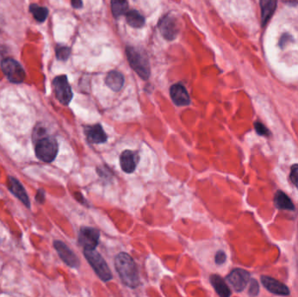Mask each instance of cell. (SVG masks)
I'll use <instances>...</instances> for the list:
<instances>
[{
	"label": "cell",
	"instance_id": "cell-1",
	"mask_svg": "<svg viewBox=\"0 0 298 297\" xmlns=\"http://www.w3.org/2000/svg\"><path fill=\"white\" fill-rule=\"evenodd\" d=\"M115 267L121 281L129 288L135 289L140 284V275L135 263L127 253H120L115 257Z\"/></svg>",
	"mask_w": 298,
	"mask_h": 297
},
{
	"label": "cell",
	"instance_id": "cell-2",
	"mask_svg": "<svg viewBox=\"0 0 298 297\" xmlns=\"http://www.w3.org/2000/svg\"><path fill=\"white\" fill-rule=\"evenodd\" d=\"M127 56L129 65L133 69V71L141 79L147 80L150 76V65L147 55L143 54V51L132 46H128Z\"/></svg>",
	"mask_w": 298,
	"mask_h": 297
},
{
	"label": "cell",
	"instance_id": "cell-3",
	"mask_svg": "<svg viewBox=\"0 0 298 297\" xmlns=\"http://www.w3.org/2000/svg\"><path fill=\"white\" fill-rule=\"evenodd\" d=\"M84 255L92 267L99 277L104 282H108L113 278L112 272L106 264V261L103 259L101 255L95 250H85Z\"/></svg>",
	"mask_w": 298,
	"mask_h": 297
},
{
	"label": "cell",
	"instance_id": "cell-4",
	"mask_svg": "<svg viewBox=\"0 0 298 297\" xmlns=\"http://www.w3.org/2000/svg\"><path fill=\"white\" fill-rule=\"evenodd\" d=\"M36 156L45 162H52L58 153V143L53 137L42 138L35 147Z\"/></svg>",
	"mask_w": 298,
	"mask_h": 297
},
{
	"label": "cell",
	"instance_id": "cell-5",
	"mask_svg": "<svg viewBox=\"0 0 298 297\" xmlns=\"http://www.w3.org/2000/svg\"><path fill=\"white\" fill-rule=\"evenodd\" d=\"M1 67L8 80L12 83L19 84L25 80L26 73L21 65L13 59H5L1 63Z\"/></svg>",
	"mask_w": 298,
	"mask_h": 297
},
{
	"label": "cell",
	"instance_id": "cell-6",
	"mask_svg": "<svg viewBox=\"0 0 298 297\" xmlns=\"http://www.w3.org/2000/svg\"><path fill=\"white\" fill-rule=\"evenodd\" d=\"M53 89L58 100L63 105H68L72 99V91L71 86L68 82L66 75L58 76L53 80Z\"/></svg>",
	"mask_w": 298,
	"mask_h": 297
},
{
	"label": "cell",
	"instance_id": "cell-7",
	"mask_svg": "<svg viewBox=\"0 0 298 297\" xmlns=\"http://www.w3.org/2000/svg\"><path fill=\"white\" fill-rule=\"evenodd\" d=\"M99 240V233L97 229L85 227L80 229L79 242L85 250H95L98 246Z\"/></svg>",
	"mask_w": 298,
	"mask_h": 297
},
{
	"label": "cell",
	"instance_id": "cell-8",
	"mask_svg": "<svg viewBox=\"0 0 298 297\" xmlns=\"http://www.w3.org/2000/svg\"><path fill=\"white\" fill-rule=\"evenodd\" d=\"M227 281L236 292H242L250 281V274L242 268H235L227 276Z\"/></svg>",
	"mask_w": 298,
	"mask_h": 297
},
{
	"label": "cell",
	"instance_id": "cell-9",
	"mask_svg": "<svg viewBox=\"0 0 298 297\" xmlns=\"http://www.w3.org/2000/svg\"><path fill=\"white\" fill-rule=\"evenodd\" d=\"M159 28L163 37L167 40H173L177 37L179 31L177 20L172 16H164L159 23Z\"/></svg>",
	"mask_w": 298,
	"mask_h": 297
},
{
	"label": "cell",
	"instance_id": "cell-10",
	"mask_svg": "<svg viewBox=\"0 0 298 297\" xmlns=\"http://www.w3.org/2000/svg\"><path fill=\"white\" fill-rule=\"evenodd\" d=\"M54 248L58 252L61 259L63 260L66 265L69 267L77 268L79 266V260L75 254L68 248L67 246L61 240L54 241Z\"/></svg>",
	"mask_w": 298,
	"mask_h": 297
},
{
	"label": "cell",
	"instance_id": "cell-11",
	"mask_svg": "<svg viewBox=\"0 0 298 297\" xmlns=\"http://www.w3.org/2000/svg\"><path fill=\"white\" fill-rule=\"evenodd\" d=\"M261 282L263 285L265 286V289L272 294L287 297L291 293L287 286L283 284V282L277 281L276 279L272 278L267 275H263L261 277Z\"/></svg>",
	"mask_w": 298,
	"mask_h": 297
},
{
	"label": "cell",
	"instance_id": "cell-12",
	"mask_svg": "<svg viewBox=\"0 0 298 297\" xmlns=\"http://www.w3.org/2000/svg\"><path fill=\"white\" fill-rule=\"evenodd\" d=\"M170 96L177 106H188L190 104V97L185 87L181 84L173 85L170 88Z\"/></svg>",
	"mask_w": 298,
	"mask_h": 297
},
{
	"label": "cell",
	"instance_id": "cell-13",
	"mask_svg": "<svg viewBox=\"0 0 298 297\" xmlns=\"http://www.w3.org/2000/svg\"><path fill=\"white\" fill-rule=\"evenodd\" d=\"M138 162H139V155L137 152H132L131 150H126L121 153L120 163L122 170L125 173L131 174L134 171Z\"/></svg>",
	"mask_w": 298,
	"mask_h": 297
},
{
	"label": "cell",
	"instance_id": "cell-14",
	"mask_svg": "<svg viewBox=\"0 0 298 297\" xmlns=\"http://www.w3.org/2000/svg\"><path fill=\"white\" fill-rule=\"evenodd\" d=\"M8 186H9V189L11 190L12 194L15 195L16 197H18L27 208H30L29 197H28L25 188L21 185V183L19 182L18 179H16L13 177H9Z\"/></svg>",
	"mask_w": 298,
	"mask_h": 297
},
{
	"label": "cell",
	"instance_id": "cell-15",
	"mask_svg": "<svg viewBox=\"0 0 298 297\" xmlns=\"http://www.w3.org/2000/svg\"><path fill=\"white\" fill-rule=\"evenodd\" d=\"M86 135H87V141L94 144L104 143L107 141V136L100 125L86 127Z\"/></svg>",
	"mask_w": 298,
	"mask_h": 297
},
{
	"label": "cell",
	"instance_id": "cell-16",
	"mask_svg": "<svg viewBox=\"0 0 298 297\" xmlns=\"http://www.w3.org/2000/svg\"><path fill=\"white\" fill-rule=\"evenodd\" d=\"M125 79L123 75L117 71H111L106 78V84L113 91H119L123 88Z\"/></svg>",
	"mask_w": 298,
	"mask_h": 297
},
{
	"label": "cell",
	"instance_id": "cell-17",
	"mask_svg": "<svg viewBox=\"0 0 298 297\" xmlns=\"http://www.w3.org/2000/svg\"><path fill=\"white\" fill-rule=\"evenodd\" d=\"M277 2L275 0H262L260 1L261 11H262V22L263 26L268 23L274 12L276 11Z\"/></svg>",
	"mask_w": 298,
	"mask_h": 297
},
{
	"label": "cell",
	"instance_id": "cell-18",
	"mask_svg": "<svg viewBox=\"0 0 298 297\" xmlns=\"http://www.w3.org/2000/svg\"><path fill=\"white\" fill-rule=\"evenodd\" d=\"M210 282L216 291V293L219 295L220 297H231V290H230L229 286L227 285L225 281L221 276L217 274L212 275L210 277Z\"/></svg>",
	"mask_w": 298,
	"mask_h": 297
},
{
	"label": "cell",
	"instance_id": "cell-19",
	"mask_svg": "<svg viewBox=\"0 0 298 297\" xmlns=\"http://www.w3.org/2000/svg\"><path fill=\"white\" fill-rule=\"evenodd\" d=\"M274 203L277 209L289 210V211L295 209L293 202H291L290 197L288 196L287 194H284L283 191L276 192L275 198H274Z\"/></svg>",
	"mask_w": 298,
	"mask_h": 297
},
{
	"label": "cell",
	"instance_id": "cell-20",
	"mask_svg": "<svg viewBox=\"0 0 298 297\" xmlns=\"http://www.w3.org/2000/svg\"><path fill=\"white\" fill-rule=\"evenodd\" d=\"M126 19L129 26L134 28H140L145 25V18L136 10H132L127 12Z\"/></svg>",
	"mask_w": 298,
	"mask_h": 297
},
{
	"label": "cell",
	"instance_id": "cell-21",
	"mask_svg": "<svg viewBox=\"0 0 298 297\" xmlns=\"http://www.w3.org/2000/svg\"><path fill=\"white\" fill-rule=\"evenodd\" d=\"M30 11L33 13L34 18L39 22L45 21L48 16V10L43 6H39L38 4H31Z\"/></svg>",
	"mask_w": 298,
	"mask_h": 297
},
{
	"label": "cell",
	"instance_id": "cell-22",
	"mask_svg": "<svg viewBox=\"0 0 298 297\" xmlns=\"http://www.w3.org/2000/svg\"><path fill=\"white\" fill-rule=\"evenodd\" d=\"M112 12L115 18L128 12L129 3L127 1H112Z\"/></svg>",
	"mask_w": 298,
	"mask_h": 297
},
{
	"label": "cell",
	"instance_id": "cell-23",
	"mask_svg": "<svg viewBox=\"0 0 298 297\" xmlns=\"http://www.w3.org/2000/svg\"><path fill=\"white\" fill-rule=\"evenodd\" d=\"M70 53H71V51L68 47H66V46L58 47L56 50L57 58L61 60H66L70 56Z\"/></svg>",
	"mask_w": 298,
	"mask_h": 297
},
{
	"label": "cell",
	"instance_id": "cell-24",
	"mask_svg": "<svg viewBox=\"0 0 298 297\" xmlns=\"http://www.w3.org/2000/svg\"><path fill=\"white\" fill-rule=\"evenodd\" d=\"M249 294L251 297H257L259 294V284L257 282V280L252 279L250 281V286H249Z\"/></svg>",
	"mask_w": 298,
	"mask_h": 297
},
{
	"label": "cell",
	"instance_id": "cell-25",
	"mask_svg": "<svg viewBox=\"0 0 298 297\" xmlns=\"http://www.w3.org/2000/svg\"><path fill=\"white\" fill-rule=\"evenodd\" d=\"M291 179L298 189V164L293 165L291 169Z\"/></svg>",
	"mask_w": 298,
	"mask_h": 297
},
{
	"label": "cell",
	"instance_id": "cell-26",
	"mask_svg": "<svg viewBox=\"0 0 298 297\" xmlns=\"http://www.w3.org/2000/svg\"><path fill=\"white\" fill-rule=\"evenodd\" d=\"M255 129H256L257 134H259V135H264V136L269 135V131H268V128L265 125H263L262 123H260V122H256L255 123Z\"/></svg>",
	"mask_w": 298,
	"mask_h": 297
},
{
	"label": "cell",
	"instance_id": "cell-27",
	"mask_svg": "<svg viewBox=\"0 0 298 297\" xmlns=\"http://www.w3.org/2000/svg\"><path fill=\"white\" fill-rule=\"evenodd\" d=\"M227 256L226 254L223 251V250H220V251L216 253L215 255V263L216 264H219L222 265L223 263L226 262Z\"/></svg>",
	"mask_w": 298,
	"mask_h": 297
},
{
	"label": "cell",
	"instance_id": "cell-28",
	"mask_svg": "<svg viewBox=\"0 0 298 297\" xmlns=\"http://www.w3.org/2000/svg\"><path fill=\"white\" fill-rule=\"evenodd\" d=\"M37 201L39 203H43L44 202V201H45V193H44V191H38V194H37Z\"/></svg>",
	"mask_w": 298,
	"mask_h": 297
},
{
	"label": "cell",
	"instance_id": "cell-29",
	"mask_svg": "<svg viewBox=\"0 0 298 297\" xmlns=\"http://www.w3.org/2000/svg\"><path fill=\"white\" fill-rule=\"evenodd\" d=\"M82 4L83 3L81 2V1H79V0H74V1H72V5L74 8H81L82 7Z\"/></svg>",
	"mask_w": 298,
	"mask_h": 297
}]
</instances>
